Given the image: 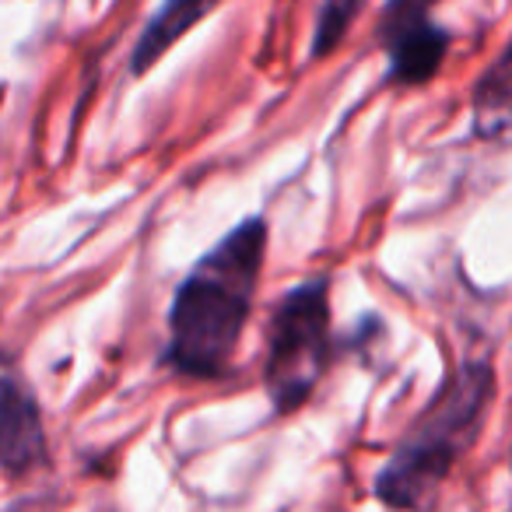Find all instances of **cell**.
I'll return each mask as SVG.
<instances>
[{
  "label": "cell",
  "instance_id": "7",
  "mask_svg": "<svg viewBox=\"0 0 512 512\" xmlns=\"http://www.w3.org/2000/svg\"><path fill=\"white\" fill-rule=\"evenodd\" d=\"M512 85H509V50H498V57L488 64V71L477 78L474 85V99H470V109H474V134L484 137V141H498V137L509 130L512 120Z\"/></svg>",
  "mask_w": 512,
  "mask_h": 512
},
{
  "label": "cell",
  "instance_id": "8",
  "mask_svg": "<svg viewBox=\"0 0 512 512\" xmlns=\"http://www.w3.org/2000/svg\"><path fill=\"white\" fill-rule=\"evenodd\" d=\"M369 0H323L320 15H316L313 25V43H309V60L320 64V60H330L344 43H348L351 29L362 22Z\"/></svg>",
  "mask_w": 512,
  "mask_h": 512
},
{
  "label": "cell",
  "instance_id": "4",
  "mask_svg": "<svg viewBox=\"0 0 512 512\" xmlns=\"http://www.w3.org/2000/svg\"><path fill=\"white\" fill-rule=\"evenodd\" d=\"M50 467V435L43 404L18 369L0 372V474L25 481Z\"/></svg>",
  "mask_w": 512,
  "mask_h": 512
},
{
  "label": "cell",
  "instance_id": "2",
  "mask_svg": "<svg viewBox=\"0 0 512 512\" xmlns=\"http://www.w3.org/2000/svg\"><path fill=\"white\" fill-rule=\"evenodd\" d=\"M498 397L491 351L463 358L446 372L428 407L411 421L404 439L372 477V495L390 509H425L435 502L456 463L477 446Z\"/></svg>",
  "mask_w": 512,
  "mask_h": 512
},
{
  "label": "cell",
  "instance_id": "9",
  "mask_svg": "<svg viewBox=\"0 0 512 512\" xmlns=\"http://www.w3.org/2000/svg\"><path fill=\"white\" fill-rule=\"evenodd\" d=\"M442 0H386L383 11H379L376 36H386L393 29H407V25H421L435 15Z\"/></svg>",
  "mask_w": 512,
  "mask_h": 512
},
{
  "label": "cell",
  "instance_id": "5",
  "mask_svg": "<svg viewBox=\"0 0 512 512\" xmlns=\"http://www.w3.org/2000/svg\"><path fill=\"white\" fill-rule=\"evenodd\" d=\"M376 43L386 53V85L411 92V88H421L439 78L449 50H453V32L435 18H428L421 25H407V29L376 36Z\"/></svg>",
  "mask_w": 512,
  "mask_h": 512
},
{
  "label": "cell",
  "instance_id": "1",
  "mask_svg": "<svg viewBox=\"0 0 512 512\" xmlns=\"http://www.w3.org/2000/svg\"><path fill=\"white\" fill-rule=\"evenodd\" d=\"M271 225L249 214L225 232L179 281L165 316L162 365L172 376L221 383L235 372V351L264 281Z\"/></svg>",
  "mask_w": 512,
  "mask_h": 512
},
{
  "label": "cell",
  "instance_id": "3",
  "mask_svg": "<svg viewBox=\"0 0 512 512\" xmlns=\"http://www.w3.org/2000/svg\"><path fill=\"white\" fill-rule=\"evenodd\" d=\"M334 306L330 278H306L278 299L267 320L264 390L274 414H295L316 397L334 365Z\"/></svg>",
  "mask_w": 512,
  "mask_h": 512
},
{
  "label": "cell",
  "instance_id": "6",
  "mask_svg": "<svg viewBox=\"0 0 512 512\" xmlns=\"http://www.w3.org/2000/svg\"><path fill=\"white\" fill-rule=\"evenodd\" d=\"M221 8V0H162L155 8V15L144 22L141 36L130 53V74L144 78L158 67V60L172 50L176 43H183L204 18H211Z\"/></svg>",
  "mask_w": 512,
  "mask_h": 512
}]
</instances>
